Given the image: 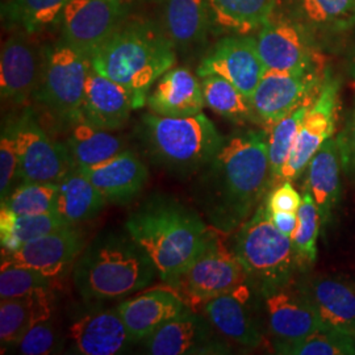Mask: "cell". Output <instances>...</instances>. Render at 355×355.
Listing matches in <instances>:
<instances>
[{"label": "cell", "instance_id": "6da1fadb", "mask_svg": "<svg viewBox=\"0 0 355 355\" xmlns=\"http://www.w3.org/2000/svg\"><path fill=\"white\" fill-rule=\"evenodd\" d=\"M271 186L266 130H241L228 137L193 187L214 228L236 232L250 218Z\"/></svg>", "mask_w": 355, "mask_h": 355}, {"label": "cell", "instance_id": "7a4b0ae2", "mask_svg": "<svg viewBox=\"0 0 355 355\" xmlns=\"http://www.w3.org/2000/svg\"><path fill=\"white\" fill-rule=\"evenodd\" d=\"M209 228L195 209L167 195H153L125 223V230L168 286L202 250Z\"/></svg>", "mask_w": 355, "mask_h": 355}, {"label": "cell", "instance_id": "3957f363", "mask_svg": "<svg viewBox=\"0 0 355 355\" xmlns=\"http://www.w3.org/2000/svg\"><path fill=\"white\" fill-rule=\"evenodd\" d=\"M73 277L83 299L107 302L141 291L158 271L128 232L105 230L82 252Z\"/></svg>", "mask_w": 355, "mask_h": 355}, {"label": "cell", "instance_id": "277c9868", "mask_svg": "<svg viewBox=\"0 0 355 355\" xmlns=\"http://www.w3.org/2000/svg\"><path fill=\"white\" fill-rule=\"evenodd\" d=\"M174 48L166 33L135 21L120 26L89 62L95 71L125 87L142 108L153 83L175 64Z\"/></svg>", "mask_w": 355, "mask_h": 355}, {"label": "cell", "instance_id": "5b68a950", "mask_svg": "<svg viewBox=\"0 0 355 355\" xmlns=\"http://www.w3.org/2000/svg\"><path fill=\"white\" fill-rule=\"evenodd\" d=\"M139 133L153 164L179 178L200 173L225 141L202 112L186 117L145 114Z\"/></svg>", "mask_w": 355, "mask_h": 355}, {"label": "cell", "instance_id": "8992f818", "mask_svg": "<svg viewBox=\"0 0 355 355\" xmlns=\"http://www.w3.org/2000/svg\"><path fill=\"white\" fill-rule=\"evenodd\" d=\"M232 250L259 296L291 286L300 272L292 239L274 227L265 200L236 230Z\"/></svg>", "mask_w": 355, "mask_h": 355}, {"label": "cell", "instance_id": "52a82bcc", "mask_svg": "<svg viewBox=\"0 0 355 355\" xmlns=\"http://www.w3.org/2000/svg\"><path fill=\"white\" fill-rule=\"evenodd\" d=\"M227 234L211 225L202 250L170 284L186 304L203 305L248 283L245 268L225 245Z\"/></svg>", "mask_w": 355, "mask_h": 355}, {"label": "cell", "instance_id": "ba28073f", "mask_svg": "<svg viewBox=\"0 0 355 355\" xmlns=\"http://www.w3.org/2000/svg\"><path fill=\"white\" fill-rule=\"evenodd\" d=\"M91 62L66 42L46 53V62L35 98L57 120L69 125L82 121V105Z\"/></svg>", "mask_w": 355, "mask_h": 355}, {"label": "cell", "instance_id": "9c48e42d", "mask_svg": "<svg viewBox=\"0 0 355 355\" xmlns=\"http://www.w3.org/2000/svg\"><path fill=\"white\" fill-rule=\"evenodd\" d=\"M329 70L325 64L303 71L266 70L250 101L255 123L267 130L280 119L306 103H312L322 89Z\"/></svg>", "mask_w": 355, "mask_h": 355}, {"label": "cell", "instance_id": "30bf717a", "mask_svg": "<svg viewBox=\"0 0 355 355\" xmlns=\"http://www.w3.org/2000/svg\"><path fill=\"white\" fill-rule=\"evenodd\" d=\"M340 91V80L333 78L329 71L318 98L309 105L300 124L280 183L302 177L322 145L336 136L341 108Z\"/></svg>", "mask_w": 355, "mask_h": 355}, {"label": "cell", "instance_id": "8fae6325", "mask_svg": "<svg viewBox=\"0 0 355 355\" xmlns=\"http://www.w3.org/2000/svg\"><path fill=\"white\" fill-rule=\"evenodd\" d=\"M19 153V179L33 183H60L74 165L67 146L51 140L31 108L13 121Z\"/></svg>", "mask_w": 355, "mask_h": 355}, {"label": "cell", "instance_id": "7c38bea8", "mask_svg": "<svg viewBox=\"0 0 355 355\" xmlns=\"http://www.w3.org/2000/svg\"><path fill=\"white\" fill-rule=\"evenodd\" d=\"M124 16L119 0H70L61 17L64 41L89 60L123 26Z\"/></svg>", "mask_w": 355, "mask_h": 355}, {"label": "cell", "instance_id": "4fadbf2b", "mask_svg": "<svg viewBox=\"0 0 355 355\" xmlns=\"http://www.w3.org/2000/svg\"><path fill=\"white\" fill-rule=\"evenodd\" d=\"M259 57L270 71H303L324 64L304 28L284 17H274L255 37Z\"/></svg>", "mask_w": 355, "mask_h": 355}, {"label": "cell", "instance_id": "5bb4252c", "mask_svg": "<svg viewBox=\"0 0 355 355\" xmlns=\"http://www.w3.org/2000/svg\"><path fill=\"white\" fill-rule=\"evenodd\" d=\"M209 320L187 308L146 340L153 355H220L230 353V345Z\"/></svg>", "mask_w": 355, "mask_h": 355}, {"label": "cell", "instance_id": "9a60e30c", "mask_svg": "<svg viewBox=\"0 0 355 355\" xmlns=\"http://www.w3.org/2000/svg\"><path fill=\"white\" fill-rule=\"evenodd\" d=\"M29 33L19 29L6 40L0 57L1 99L15 104L35 96L41 83L46 53L41 51Z\"/></svg>", "mask_w": 355, "mask_h": 355}, {"label": "cell", "instance_id": "2e32d148", "mask_svg": "<svg viewBox=\"0 0 355 355\" xmlns=\"http://www.w3.org/2000/svg\"><path fill=\"white\" fill-rule=\"evenodd\" d=\"M258 293L249 283L204 303L205 318L225 340L246 349H257L265 341L254 299Z\"/></svg>", "mask_w": 355, "mask_h": 355}, {"label": "cell", "instance_id": "e0dca14e", "mask_svg": "<svg viewBox=\"0 0 355 355\" xmlns=\"http://www.w3.org/2000/svg\"><path fill=\"white\" fill-rule=\"evenodd\" d=\"M266 67L257 49L255 37L234 35L220 40L198 67V76H218L228 79L252 98Z\"/></svg>", "mask_w": 355, "mask_h": 355}, {"label": "cell", "instance_id": "ac0fdd59", "mask_svg": "<svg viewBox=\"0 0 355 355\" xmlns=\"http://www.w3.org/2000/svg\"><path fill=\"white\" fill-rule=\"evenodd\" d=\"M324 329L355 336V282L336 275H303L293 282Z\"/></svg>", "mask_w": 355, "mask_h": 355}, {"label": "cell", "instance_id": "d6986e66", "mask_svg": "<svg viewBox=\"0 0 355 355\" xmlns=\"http://www.w3.org/2000/svg\"><path fill=\"white\" fill-rule=\"evenodd\" d=\"M83 248V234L76 225H69L28 242L15 252H1V266L26 267L54 279L76 261Z\"/></svg>", "mask_w": 355, "mask_h": 355}, {"label": "cell", "instance_id": "ffe728a7", "mask_svg": "<svg viewBox=\"0 0 355 355\" xmlns=\"http://www.w3.org/2000/svg\"><path fill=\"white\" fill-rule=\"evenodd\" d=\"M259 297L263 300L267 329L274 343L302 341L324 329L313 308L293 283Z\"/></svg>", "mask_w": 355, "mask_h": 355}, {"label": "cell", "instance_id": "44dd1931", "mask_svg": "<svg viewBox=\"0 0 355 355\" xmlns=\"http://www.w3.org/2000/svg\"><path fill=\"white\" fill-rule=\"evenodd\" d=\"M135 96L112 79L89 69L85 99L82 105V121L107 130L124 127L130 112L139 110Z\"/></svg>", "mask_w": 355, "mask_h": 355}, {"label": "cell", "instance_id": "7402d4cb", "mask_svg": "<svg viewBox=\"0 0 355 355\" xmlns=\"http://www.w3.org/2000/svg\"><path fill=\"white\" fill-rule=\"evenodd\" d=\"M71 353L82 355H114L124 353L133 340L117 309L89 313L69 329Z\"/></svg>", "mask_w": 355, "mask_h": 355}, {"label": "cell", "instance_id": "603a6c76", "mask_svg": "<svg viewBox=\"0 0 355 355\" xmlns=\"http://www.w3.org/2000/svg\"><path fill=\"white\" fill-rule=\"evenodd\" d=\"M187 308L189 305L178 293L166 290L145 292L116 306L135 343L146 341Z\"/></svg>", "mask_w": 355, "mask_h": 355}, {"label": "cell", "instance_id": "cb8c5ba5", "mask_svg": "<svg viewBox=\"0 0 355 355\" xmlns=\"http://www.w3.org/2000/svg\"><path fill=\"white\" fill-rule=\"evenodd\" d=\"M95 187L102 192L107 203L132 202L148 183L149 170L130 150L92 167H82Z\"/></svg>", "mask_w": 355, "mask_h": 355}, {"label": "cell", "instance_id": "d4e9b609", "mask_svg": "<svg viewBox=\"0 0 355 355\" xmlns=\"http://www.w3.org/2000/svg\"><path fill=\"white\" fill-rule=\"evenodd\" d=\"M343 165L337 136L327 141L305 170V190L318 204L322 229L329 225L331 216L341 199Z\"/></svg>", "mask_w": 355, "mask_h": 355}, {"label": "cell", "instance_id": "484cf974", "mask_svg": "<svg viewBox=\"0 0 355 355\" xmlns=\"http://www.w3.org/2000/svg\"><path fill=\"white\" fill-rule=\"evenodd\" d=\"M153 114L167 117H186L203 111L202 83L189 69H170L158 79L148 98Z\"/></svg>", "mask_w": 355, "mask_h": 355}, {"label": "cell", "instance_id": "4316f807", "mask_svg": "<svg viewBox=\"0 0 355 355\" xmlns=\"http://www.w3.org/2000/svg\"><path fill=\"white\" fill-rule=\"evenodd\" d=\"M53 295L51 287L0 303V340L4 346H16L26 331L38 321L51 318Z\"/></svg>", "mask_w": 355, "mask_h": 355}, {"label": "cell", "instance_id": "83f0119b", "mask_svg": "<svg viewBox=\"0 0 355 355\" xmlns=\"http://www.w3.org/2000/svg\"><path fill=\"white\" fill-rule=\"evenodd\" d=\"M107 200L80 166H71L58 183L57 214L76 225L102 212Z\"/></svg>", "mask_w": 355, "mask_h": 355}, {"label": "cell", "instance_id": "f1b7e54d", "mask_svg": "<svg viewBox=\"0 0 355 355\" xmlns=\"http://www.w3.org/2000/svg\"><path fill=\"white\" fill-rule=\"evenodd\" d=\"M211 23L237 35L259 31L275 12L278 0H207Z\"/></svg>", "mask_w": 355, "mask_h": 355}, {"label": "cell", "instance_id": "f546056e", "mask_svg": "<svg viewBox=\"0 0 355 355\" xmlns=\"http://www.w3.org/2000/svg\"><path fill=\"white\" fill-rule=\"evenodd\" d=\"M209 24L207 0H167L165 33L174 46L186 49L202 42Z\"/></svg>", "mask_w": 355, "mask_h": 355}, {"label": "cell", "instance_id": "4dcf8cb0", "mask_svg": "<svg viewBox=\"0 0 355 355\" xmlns=\"http://www.w3.org/2000/svg\"><path fill=\"white\" fill-rule=\"evenodd\" d=\"M66 146L76 165L92 167L124 152L125 140L124 137L112 133V130L94 127L86 121H79L73 125Z\"/></svg>", "mask_w": 355, "mask_h": 355}, {"label": "cell", "instance_id": "1f68e13d", "mask_svg": "<svg viewBox=\"0 0 355 355\" xmlns=\"http://www.w3.org/2000/svg\"><path fill=\"white\" fill-rule=\"evenodd\" d=\"M69 224L64 217L54 214L45 215H16L7 207L0 209V241L1 252H15L42 236L66 228Z\"/></svg>", "mask_w": 355, "mask_h": 355}, {"label": "cell", "instance_id": "d6a6232c", "mask_svg": "<svg viewBox=\"0 0 355 355\" xmlns=\"http://www.w3.org/2000/svg\"><path fill=\"white\" fill-rule=\"evenodd\" d=\"M204 103L215 114L233 123H255L253 105L241 89H237L228 79L218 76L202 78Z\"/></svg>", "mask_w": 355, "mask_h": 355}, {"label": "cell", "instance_id": "836d02e7", "mask_svg": "<svg viewBox=\"0 0 355 355\" xmlns=\"http://www.w3.org/2000/svg\"><path fill=\"white\" fill-rule=\"evenodd\" d=\"M70 0H8L1 7L7 24L26 33H35L62 17Z\"/></svg>", "mask_w": 355, "mask_h": 355}, {"label": "cell", "instance_id": "e575fe53", "mask_svg": "<svg viewBox=\"0 0 355 355\" xmlns=\"http://www.w3.org/2000/svg\"><path fill=\"white\" fill-rule=\"evenodd\" d=\"M308 26L324 32H345L355 26V0H293Z\"/></svg>", "mask_w": 355, "mask_h": 355}, {"label": "cell", "instance_id": "d590c367", "mask_svg": "<svg viewBox=\"0 0 355 355\" xmlns=\"http://www.w3.org/2000/svg\"><path fill=\"white\" fill-rule=\"evenodd\" d=\"M312 103L303 104L267 129V152L271 171V184H279L299 128Z\"/></svg>", "mask_w": 355, "mask_h": 355}, {"label": "cell", "instance_id": "8d00e7d4", "mask_svg": "<svg viewBox=\"0 0 355 355\" xmlns=\"http://www.w3.org/2000/svg\"><path fill=\"white\" fill-rule=\"evenodd\" d=\"M322 230L318 204L311 192L303 189L302 204L297 211V228L292 237L300 272H308L318 258V240Z\"/></svg>", "mask_w": 355, "mask_h": 355}, {"label": "cell", "instance_id": "74e56055", "mask_svg": "<svg viewBox=\"0 0 355 355\" xmlns=\"http://www.w3.org/2000/svg\"><path fill=\"white\" fill-rule=\"evenodd\" d=\"M58 184L21 182L11 193L1 200L16 215H45L57 212Z\"/></svg>", "mask_w": 355, "mask_h": 355}, {"label": "cell", "instance_id": "f35d334b", "mask_svg": "<svg viewBox=\"0 0 355 355\" xmlns=\"http://www.w3.org/2000/svg\"><path fill=\"white\" fill-rule=\"evenodd\" d=\"M274 349L286 355H355V336L321 329L302 341L274 343Z\"/></svg>", "mask_w": 355, "mask_h": 355}, {"label": "cell", "instance_id": "ab89813d", "mask_svg": "<svg viewBox=\"0 0 355 355\" xmlns=\"http://www.w3.org/2000/svg\"><path fill=\"white\" fill-rule=\"evenodd\" d=\"M51 278L26 267L7 265L0 272V299L24 297L41 288L51 287Z\"/></svg>", "mask_w": 355, "mask_h": 355}, {"label": "cell", "instance_id": "60d3db41", "mask_svg": "<svg viewBox=\"0 0 355 355\" xmlns=\"http://www.w3.org/2000/svg\"><path fill=\"white\" fill-rule=\"evenodd\" d=\"M19 178V153L16 146L13 121L7 123L0 136V195L4 200L13 187L15 179Z\"/></svg>", "mask_w": 355, "mask_h": 355}, {"label": "cell", "instance_id": "b9f144b4", "mask_svg": "<svg viewBox=\"0 0 355 355\" xmlns=\"http://www.w3.org/2000/svg\"><path fill=\"white\" fill-rule=\"evenodd\" d=\"M58 334L48 318L32 325L16 346L20 354L48 355L58 352Z\"/></svg>", "mask_w": 355, "mask_h": 355}, {"label": "cell", "instance_id": "7bdbcfd3", "mask_svg": "<svg viewBox=\"0 0 355 355\" xmlns=\"http://www.w3.org/2000/svg\"><path fill=\"white\" fill-rule=\"evenodd\" d=\"M302 204V195L292 186V182H282L268 192L265 205L268 212H297Z\"/></svg>", "mask_w": 355, "mask_h": 355}, {"label": "cell", "instance_id": "ee69618b", "mask_svg": "<svg viewBox=\"0 0 355 355\" xmlns=\"http://www.w3.org/2000/svg\"><path fill=\"white\" fill-rule=\"evenodd\" d=\"M337 139L341 148L343 171L355 183V104L352 116Z\"/></svg>", "mask_w": 355, "mask_h": 355}, {"label": "cell", "instance_id": "f6af8a7d", "mask_svg": "<svg viewBox=\"0 0 355 355\" xmlns=\"http://www.w3.org/2000/svg\"><path fill=\"white\" fill-rule=\"evenodd\" d=\"M268 212V211H267ZM270 220L282 234L292 239L297 228V212H268Z\"/></svg>", "mask_w": 355, "mask_h": 355}, {"label": "cell", "instance_id": "bcb514c9", "mask_svg": "<svg viewBox=\"0 0 355 355\" xmlns=\"http://www.w3.org/2000/svg\"><path fill=\"white\" fill-rule=\"evenodd\" d=\"M352 70H353V76H355V51L353 53V61H352Z\"/></svg>", "mask_w": 355, "mask_h": 355}, {"label": "cell", "instance_id": "7dc6e473", "mask_svg": "<svg viewBox=\"0 0 355 355\" xmlns=\"http://www.w3.org/2000/svg\"><path fill=\"white\" fill-rule=\"evenodd\" d=\"M119 1H123V3H125V1H128V0H119Z\"/></svg>", "mask_w": 355, "mask_h": 355}]
</instances>
